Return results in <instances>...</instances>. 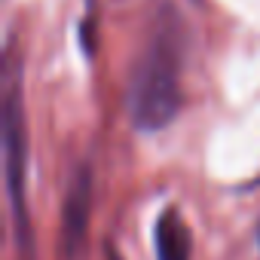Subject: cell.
<instances>
[{
    "label": "cell",
    "mask_w": 260,
    "mask_h": 260,
    "mask_svg": "<svg viewBox=\"0 0 260 260\" xmlns=\"http://www.w3.org/2000/svg\"><path fill=\"white\" fill-rule=\"evenodd\" d=\"M181 49L184 40L178 19L175 13H166L144 40L125 83V113L141 132H159L181 110Z\"/></svg>",
    "instance_id": "cell-1"
},
{
    "label": "cell",
    "mask_w": 260,
    "mask_h": 260,
    "mask_svg": "<svg viewBox=\"0 0 260 260\" xmlns=\"http://www.w3.org/2000/svg\"><path fill=\"white\" fill-rule=\"evenodd\" d=\"M25 166H28L25 101H22L19 68L10 64L7 92H4V175H7V193H10V208H13V220H16L19 248L31 260L34 242H31V223H28V205H25Z\"/></svg>",
    "instance_id": "cell-2"
},
{
    "label": "cell",
    "mask_w": 260,
    "mask_h": 260,
    "mask_svg": "<svg viewBox=\"0 0 260 260\" xmlns=\"http://www.w3.org/2000/svg\"><path fill=\"white\" fill-rule=\"evenodd\" d=\"M89 208H92V172H89V166H80L74 181H71V190L64 199V217H61L68 254H77L83 245V236L89 226Z\"/></svg>",
    "instance_id": "cell-3"
},
{
    "label": "cell",
    "mask_w": 260,
    "mask_h": 260,
    "mask_svg": "<svg viewBox=\"0 0 260 260\" xmlns=\"http://www.w3.org/2000/svg\"><path fill=\"white\" fill-rule=\"evenodd\" d=\"M159 260H190V230L178 208H166L153 230Z\"/></svg>",
    "instance_id": "cell-4"
},
{
    "label": "cell",
    "mask_w": 260,
    "mask_h": 260,
    "mask_svg": "<svg viewBox=\"0 0 260 260\" xmlns=\"http://www.w3.org/2000/svg\"><path fill=\"white\" fill-rule=\"evenodd\" d=\"M257 245H260V230H257Z\"/></svg>",
    "instance_id": "cell-5"
}]
</instances>
